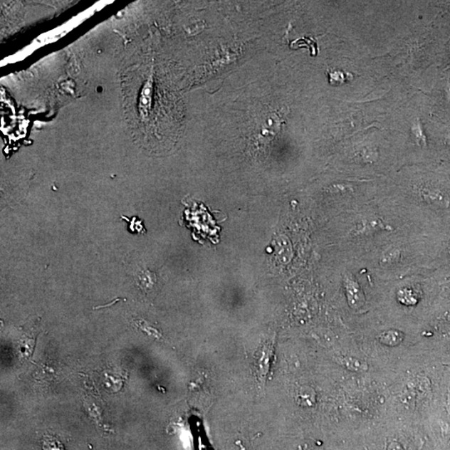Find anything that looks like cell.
Returning a JSON list of instances; mask_svg holds the SVG:
<instances>
[{"label": "cell", "mask_w": 450, "mask_h": 450, "mask_svg": "<svg viewBox=\"0 0 450 450\" xmlns=\"http://www.w3.org/2000/svg\"><path fill=\"white\" fill-rule=\"evenodd\" d=\"M422 197L424 202L440 210L450 209V197L448 193L436 188L424 189Z\"/></svg>", "instance_id": "6da1fadb"}, {"label": "cell", "mask_w": 450, "mask_h": 450, "mask_svg": "<svg viewBox=\"0 0 450 450\" xmlns=\"http://www.w3.org/2000/svg\"><path fill=\"white\" fill-rule=\"evenodd\" d=\"M380 340L384 345L396 346L402 342L403 336L398 331H387L381 335Z\"/></svg>", "instance_id": "277c9868"}, {"label": "cell", "mask_w": 450, "mask_h": 450, "mask_svg": "<svg viewBox=\"0 0 450 450\" xmlns=\"http://www.w3.org/2000/svg\"><path fill=\"white\" fill-rule=\"evenodd\" d=\"M339 363L345 366V368L347 370L358 372V373L368 370V365H367L366 362L360 359L354 358V357H340Z\"/></svg>", "instance_id": "3957f363"}, {"label": "cell", "mask_w": 450, "mask_h": 450, "mask_svg": "<svg viewBox=\"0 0 450 450\" xmlns=\"http://www.w3.org/2000/svg\"><path fill=\"white\" fill-rule=\"evenodd\" d=\"M345 286L346 291L347 300L353 309H360L365 304V296L358 283L351 278L346 277L345 278Z\"/></svg>", "instance_id": "7a4b0ae2"}]
</instances>
